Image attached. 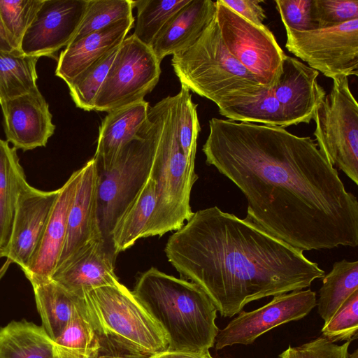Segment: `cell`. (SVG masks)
Wrapping results in <instances>:
<instances>
[{"label": "cell", "mask_w": 358, "mask_h": 358, "mask_svg": "<svg viewBox=\"0 0 358 358\" xmlns=\"http://www.w3.org/2000/svg\"><path fill=\"white\" fill-rule=\"evenodd\" d=\"M208 165L245 196L246 219L306 250L358 245V201L308 136L213 117Z\"/></svg>", "instance_id": "obj_1"}, {"label": "cell", "mask_w": 358, "mask_h": 358, "mask_svg": "<svg viewBox=\"0 0 358 358\" xmlns=\"http://www.w3.org/2000/svg\"><path fill=\"white\" fill-rule=\"evenodd\" d=\"M164 251L227 317L252 301L309 287L325 275L303 251L217 206L194 213Z\"/></svg>", "instance_id": "obj_2"}, {"label": "cell", "mask_w": 358, "mask_h": 358, "mask_svg": "<svg viewBox=\"0 0 358 358\" xmlns=\"http://www.w3.org/2000/svg\"><path fill=\"white\" fill-rule=\"evenodd\" d=\"M132 292L165 333L167 350L205 352L214 346L217 310L194 282L151 267Z\"/></svg>", "instance_id": "obj_3"}, {"label": "cell", "mask_w": 358, "mask_h": 358, "mask_svg": "<svg viewBox=\"0 0 358 358\" xmlns=\"http://www.w3.org/2000/svg\"><path fill=\"white\" fill-rule=\"evenodd\" d=\"M176 102V95L168 96L148 110L155 142L150 176L156 183L157 201L142 238L177 231L194 214L190 194L198 176L178 141Z\"/></svg>", "instance_id": "obj_4"}, {"label": "cell", "mask_w": 358, "mask_h": 358, "mask_svg": "<svg viewBox=\"0 0 358 358\" xmlns=\"http://www.w3.org/2000/svg\"><path fill=\"white\" fill-rule=\"evenodd\" d=\"M171 65L182 85L218 109L243 103L268 90L228 52L215 16L192 46L173 55Z\"/></svg>", "instance_id": "obj_5"}, {"label": "cell", "mask_w": 358, "mask_h": 358, "mask_svg": "<svg viewBox=\"0 0 358 358\" xmlns=\"http://www.w3.org/2000/svg\"><path fill=\"white\" fill-rule=\"evenodd\" d=\"M101 345L150 357L168 349L161 327L131 291L120 282L83 295Z\"/></svg>", "instance_id": "obj_6"}, {"label": "cell", "mask_w": 358, "mask_h": 358, "mask_svg": "<svg viewBox=\"0 0 358 358\" xmlns=\"http://www.w3.org/2000/svg\"><path fill=\"white\" fill-rule=\"evenodd\" d=\"M138 137L124 144L113 165L98 171V214L103 237L111 242L115 223L150 177L154 151L153 122L148 113Z\"/></svg>", "instance_id": "obj_7"}, {"label": "cell", "mask_w": 358, "mask_h": 358, "mask_svg": "<svg viewBox=\"0 0 358 358\" xmlns=\"http://www.w3.org/2000/svg\"><path fill=\"white\" fill-rule=\"evenodd\" d=\"M317 145L327 161L358 185V104L348 77L333 79L313 119Z\"/></svg>", "instance_id": "obj_8"}, {"label": "cell", "mask_w": 358, "mask_h": 358, "mask_svg": "<svg viewBox=\"0 0 358 358\" xmlns=\"http://www.w3.org/2000/svg\"><path fill=\"white\" fill-rule=\"evenodd\" d=\"M160 62L151 48L133 34L120 45L93 101V110L110 112L144 100L157 84Z\"/></svg>", "instance_id": "obj_9"}, {"label": "cell", "mask_w": 358, "mask_h": 358, "mask_svg": "<svg viewBox=\"0 0 358 358\" xmlns=\"http://www.w3.org/2000/svg\"><path fill=\"white\" fill-rule=\"evenodd\" d=\"M216 20L230 55L268 89L277 84L285 57L275 36L265 25L257 26L216 1Z\"/></svg>", "instance_id": "obj_10"}, {"label": "cell", "mask_w": 358, "mask_h": 358, "mask_svg": "<svg viewBox=\"0 0 358 358\" xmlns=\"http://www.w3.org/2000/svg\"><path fill=\"white\" fill-rule=\"evenodd\" d=\"M285 30L286 48L309 67L332 80L358 75V18L327 28Z\"/></svg>", "instance_id": "obj_11"}, {"label": "cell", "mask_w": 358, "mask_h": 358, "mask_svg": "<svg viewBox=\"0 0 358 358\" xmlns=\"http://www.w3.org/2000/svg\"><path fill=\"white\" fill-rule=\"evenodd\" d=\"M316 293L310 289L295 290L275 296L256 310H241L224 329L219 330L215 348L252 344L272 329L306 317L316 306Z\"/></svg>", "instance_id": "obj_12"}, {"label": "cell", "mask_w": 358, "mask_h": 358, "mask_svg": "<svg viewBox=\"0 0 358 358\" xmlns=\"http://www.w3.org/2000/svg\"><path fill=\"white\" fill-rule=\"evenodd\" d=\"M88 0H43L20 45L25 55L52 57L78 29Z\"/></svg>", "instance_id": "obj_13"}, {"label": "cell", "mask_w": 358, "mask_h": 358, "mask_svg": "<svg viewBox=\"0 0 358 358\" xmlns=\"http://www.w3.org/2000/svg\"><path fill=\"white\" fill-rule=\"evenodd\" d=\"M59 192V189H36L27 181L20 191L10 238L1 256L17 264L22 271L38 247Z\"/></svg>", "instance_id": "obj_14"}, {"label": "cell", "mask_w": 358, "mask_h": 358, "mask_svg": "<svg viewBox=\"0 0 358 358\" xmlns=\"http://www.w3.org/2000/svg\"><path fill=\"white\" fill-rule=\"evenodd\" d=\"M113 244L103 237L87 243L58 266L50 279L79 296L96 288L115 285L117 257Z\"/></svg>", "instance_id": "obj_15"}, {"label": "cell", "mask_w": 358, "mask_h": 358, "mask_svg": "<svg viewBox=\"0 0 358 358\" xmlns=\"http://www.w3.org/2000/svg\"><path fill=\"white\" fill-rule=\"evenodd\" d=\"M7 142L24 151L45 146L54 134L49 106L37 89L1 104Z\"/></svg>", "instance_id": "obj_16"}, {"label": "cell", "mask_w": 358, "mask_h": 358, "mask_svg": "<svg viewBox=\"0 0 358 358\" xmlns=\"http://www.w3.org/2000/svg\"><path fill=\"white\" fill-rule=\"evenodd\" d=\"M98 185L96 162L92 157L79 169L76 192L68 215L65 241L57 267L83 245L103 237L98 214Z\"/></svg>", "instance_id": "obj_17"}, {"label": "cell", "mask_w": 358, "mask_h": 358, "mask_svg": "<svg viewBox=\"0 0 358 358\" xmlns=\"http://www.w3.org/2000/svg\"><path fill=\"white\" fill-rule=\"evenodd\" d=\"M319 72L295 57L285 55L273 94L292 125L308 124L326 96L318 83Z\"/></svg>", "instance_id": "obj_18"}, {"label": "cell", "mask_w": 358, "mask_h": 358, "mask_svg": "<svg viewBox=\"0 0 358 358\" xmlns=\"http://www.w3.org/2000/svg\"><path fill=\"white\" fill-rule=\"evenodd\" d=\"M79 178L74 171L59 188L42 237L31 261L23 271L30 282L50 279L55 270L65 241L67 220Z\"/></svg>", "instance_id": "obj_19"}, {"label": "cell", "mask_w": 358, "mask_h": 358, "mask_svg": "<svg viewBox=\"0 0 358 358\" xmlns=\"http://www.w3.org/2000/svg\"><path fill=\"white\" fill-rule=\"evenodd\" d=\"M216 2L189 0L165 24L154 40L151 49L161 62L192 46L216 15Z\"/></svg>", "instance_id": "obj_20"}, {"label": "cell", "mask_w": 358, "mask_h": 358, "mask_svg": "<svg viewBox=\"0 0 358 358\" xmlns=\"http://www.w3.org/2000/svg\"><path fill=\"white\" fill-rule=\"evenodd\" d=\"M134 17L71 42L59 57L55 75L67 84L108 51L120 46L133 27Z\"/></svg>", "instance_id": "obj_21"}, {"label": "cell", "mask_w": 358, "mask_h": 358, "mask_svg": "<svg viewBox=\"0 0 358 358\" xmlns=\"http://www.w3.org/2000/svg\"><path fill=\"white\" fill-rule=\"evenodd\" d=\"M149 108V103L143 100L108 113L99 127L94 156L99 171L110 169L122 146L138 137Z\"/></svg>", "instance_id": "obj_22"}, {"label": "cell", "mask_w": 358, "mask_h": 358, "mask_svg": "<svg viewBox=\"0 0 358 358\" xmlns=\"http://www.w3.org/2000/svg\"><path fill=\"white\" fill-rule=\"evenodd\" d=\"M157 201L156 183L150 176L116 220L110 240L117 255L134 245L148 226Z\"/></svg>", "instance_id": "obj_23"}, {"label": "cell", "mask_w": 358, "mask_h": 358, "mask_svg": "<svg viewBox=\"0 0 358 358\" xmlns=\"http://www.w3.org/2000/svg\"><path fill=\"white\" fill-rule=\"evenodd\" d=\"M27 181L17 149L0 138V252L6 248L11 235L17 197Z\"/></svg>", "instance_id": "obj_24"}, {"label": "cell", "mask_w": 358, "mask_h": 358, "mask_svg": "<svg viewBox=\"0 0 358 358\" xmlns=\"http://www.w3.org/2000/svg\"><path fill=\"white\" fill-rule=\"evenodd\" d=\"M55 343L43 326L26 320L0 328V358H55Z\"/></svg>", "instance_id": "obj_25"}, {"label": "cell", "mask_w": 358, "mask_h": 358, "mask_svg": "<svg viewBox=\"0 0 358 358\" xmlns=\"http://www.w3.org/2000/svg\"><path fill=\"white\" fill-rule=\"evenodd\" d=\"M43 327L55 341L69 322L79 296L51 279L31 282Z\"/></svg>", "instance_id": "obj_26"}, {"label": "cell", "mask_w": 358, "mask_h": 358, "mask_svg": "<svg viewBox=\"0 0 358 358\" xmlns=\"http://www.w3.org/2000/svg\"><path fill=\"white\" fill-rule=\"evenodd\" d=\"M322 285L316 301L317 312L324 324L328 322L345 301L358 291V262H336L329 273L322 277Z\"/></svg>", "instance_id": "obj_27"}, {"label": "cell", "mask_w": 358, "mask_h": 358, "mask_svg": "<svg viewBox=\"0 0 358 358\" xmlns=\"http://www.w3.org/2000/svg\"><path fill=\"white\" fill-rule=\"evenodd\" d=\"M54 343L55 353L74 358H91L99 350L100 341L87 314L83 296L78 297L69 322Z\"/></svg>", "instance_id": "obj_28"}, {"label": "cell", "mask_w": 358, "mask_h": 358, "mask_svg": "<svg viewBox=\"0 0 358 358\" xmlns=\"http://www.w3.org/2000/svg\"><path fill=\"white\" fill-rule=\"evenodd\" d=\"M38 59L20 52H0V105L38 89Z\"/></svg>", "instance_id": "obj_29"}, {"label": "cell", "mask_w": 358, "mask_h": 358, "mask_svg": "<svg viewBox=\"0 0 358 358\" xmlns=\"http://www.w3.org/2000/svg\"><path fill=\"white\" fill-rule=\"evenodd\" d=\"M218 111L221 115L234 122L262 123L282 128L292 125L274 96L273 89L243 103L218 109Z\"/></svg>", "instance_id": "obj_30"}, {"label": "cell", "mask_w": 358, "mask_h": 358, "mask_svg": "<svg viewBox=\"0 0 358 358\" xmlns=\"http://www.w3.org/2000/svg\"><path fill=\"white\" fill-rule=\"evenodd\" d=\"M189 1H133V7L137 10V20L133 35L145 45L151 47L168 21Z\"/></svg>", "instance_id": "obj_31"}, {"label": "cell", "mask_w": 358, "mask_h": 358, "mask_svg": "<svg viewBox=\"0 0 358 358\" xmlns=\"http://www.w3.org/2000/svg\"><path fill=\"white\" fill-rule=\"evenodd\" d=\"M115 48L82 71L67 83L70 95L78 108L93 110V101L116 55Z\"/></svg>", "instance_id": "obj_32"}, {"label": "cell", "mask_w": 358, "mask_h": 358, "mask_svg": "<svg viewBox=\"0 0 358 358\" xmlns=\"http://www.w3.org/2000/svg\"><path fill=\"white\" fill-rule=\"evenodd\" d=\"M133 8L132 0H88L83 20L71 42L133 17Z\"/></svg>", "instance_id": "obj_33"}, {"label": "cell", "mask_w": 358, "mask_h": 358, "mask_svg": "<svg viewBox=\"0 0 358 358\" xmlns=\"http://www.w3.org/2000/svg\"><path fill=\"white\" fill-rule=\"evenodd\" d=\"M176 133L178 143L189 164L194 167L197 138L201 129L196 107L190 90L181 85L176 94Z\"/></svg>", "instance_id": "obj_34"}, {"label": "cell", "mask_w": 358, "mask_h": 358, "mask_svg": "<svg viewBox=\"0 0 358 358\" xmlns=\"http://www.w3.org/2000/svg\"><path fill=\"white\" fill-rule=\"evenodd\" d=\"M43 1L0 0V17L9 41L15 51L20 52L22 39Z\"/></svg>", "instance_id": "obj_35"}, {"label": "cell", "mask_w": 358, "mask_h": 358, "mask_svg": "<svg viewBox=\"0 0 358 358\" xmlns=\"http://www.w3.org/2000/svg\"><path fill=\"white\" fill-rule=\"evenodd\" d=\"M322 336L332 343L352 341L358 334V291L340 307L331 319L324 324Z\"/></svg>", "instance_id": "obj_36"}, {"label": "cell", "mask_w": 358, "mask_h": 358, "mask_svg": "<svg viewBox=\"0 0 358 358\" xmlns=\"http://www.w3.org/2000/svg\"><path fill=\"white\" fill-rule=\"evenodd\" d=\"M310 15L317 29L358 18V0H312Z\"/></svg>", "instance_id": "obj_37"}, {"label": "cell", "mask_w": 358, "mask_h": 358, "mask_svg": "<svg viewBox=\"0 0 358 358\" xmlns=\"http://www.w3.org/2000/svg\"><path fill=\"white\" fill-rule=\"evenodd\" d=\"M350 342L337 345L321 336L299 346L289 345L279 358H347Z\"/></svg>", "instance_id": "obj_38"}, {"label": "cell", "mask_w": 358, "mask_h": 358, "mask_svg": "<svg viewBox=\"0 0 358 358\" xmlns=\"http://www.w3.org/2000/svg\"><path fill=\"white\" fill-rule=\"evenodd\" d=\"M312 0H275L276 8L285 28L296 31L317 29L310 15Z\"/></svg>", "instance_id": "obj_39"}, {"label": "cell", "mask_w": 358, "mask_h": 358, "mask_svg": "<svg viewBox=\"0 0 358 358\" xmlns=\"http://www.w3.org/2000/svg\"><path fill=\"white\" fill-rule=\"evenodd\" d=\"M222 3L246 20L257 26H264L265 10L259 0H222Z\"/></svg>", "instance_id": "obj_40"}, {"label": "cell", "mask_w": 358, "mask_h": 358, "mask_svg": "<svg viewBox=\"0 0 358 358\" xmlns=\"http://www.w3.org/2000/svg\"><path fill=\"white\" fill-rule=\"evenodd\" d=\"M149 357L131 353L110 346L101 345L98 352L91 358H148Z\"/></svg>", "instance_id": "obj_41"}, {"label": "cell", "mask_w": 358, "mask_h": 358, "mask_svg": "<svg viewBox=\"0 0 358 358\" xmlns=\"http://www.w3.org/2000/svg\"><path fill=\"white\" fill-rule=\"evenodd\" d=\"M148 358H214L209 351L196 352L184 350H169L149 357Z\"/></svg>", "instance_id": "obj_42"}, {"label": "cell", "mask_w": 358, "mask_h": 358, "mask_svg": "<svg viewBox=\"0 0 358 358\" xmlns=\"http://www.w3.org/2000/svg\"><path fill=\"white\" fill-rule=\"evenodd\" d=\"M0 52H17L11 45L0 17Z\"/></svg>", "instance_id": "obj_43"}, {"label": "cell", "mask_w": 358, "mask_h": 358, "mask_svg": "<svg viewBox=\"0 0 358 358\" xmlns=\"http://www.w3.org/2000/svg\"><path fill=\"white\" fill-rule=\"evenodd\" d=\"M10 263H11V262L10 260L6 259V261L3 263V264L0 267V280L2 278V277L6 273Z\"/></svg>", "instance_id": "obj_44"}, {"label": "cell", "mask_w": 358, "mask_h": 358, "mask_svg": "<svg viewBox=\"0 0 358 358\" xmlns=\"http://www.w3.org/2000/svg\"><path fill=\"white\" fill-rule=\"evenodd\" d=\"M347 358H358V350H355L352 354H348Z\"/></svg>", "instance_id": "obj_45"}, {"label": "cell", "mask_w": 358, "mask_h": 358, "mask_svg": "<svg viewBox=\"0 0 358 358\" xmlns=\"http://www.w3.org/2000/svg\"><path fill=\"white\" fill-rule=\"evenodd\" d=\"M55 358H74L70 356L60 355V354H56L55 353Z\"/></svg>", "instance_id": "obj_46"}, {"label": "cell", "mask_w": 358, "mask_h": 358, "mask_svg": "<svg viewBox=\"0 0 358 358\" xmlns=\"http://www.w3.org/2000/svg\"><path fill=\"white\" fill-rule=\"evenodd\" d=\"M0 257H1V252H0Z\"/></svg>", "instance_id": "obj_47"}]
</instances>
